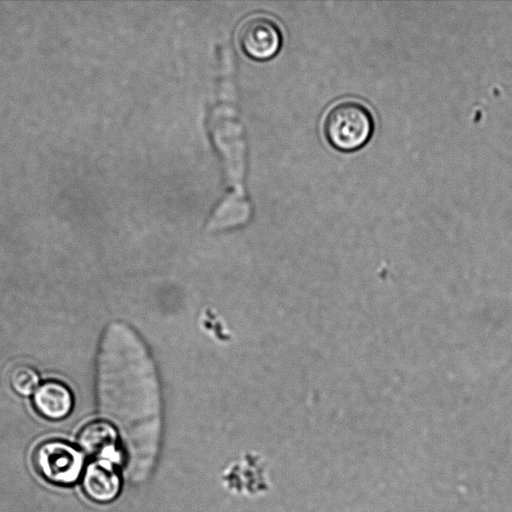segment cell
<instances>
[{"label":"cell","instance_id":"6da1fadb","mask_svg":"<svg viewBox=\"0 0 512 512\" xmlns=\"http://www.w3.org/2000/svg\"><path fill=\"white\" fill-rule=\"evenodd\" d=\"M95 394L99 415L117 432L127 478L142 482L159 451L162 392L148 347L124 321L108 323L101 335Z\"/></svg>","mask_w":512,"mask_h":512},{"label":"cell","instance_id":"7a4b0ae2","mask_svg":"<svg viewBox=\"0 0 512 512\" xmlns=\"http://www.w3.org/2000/svg\"><path fill=\"white\" fill-rule=\"evenodd\" d=\"M223 73L220 106L217 107L213 118V138L217 148L223 156L231 190L215 207V210L229 218L247 219L250 215V205L246 199L243 187L245 171V142L243 129L235 110L234 92L231 74L226 70Z\"/></svg>","mask_w":512,"mask_h":512},{"label":"cell","instance_id":"3957f363","mask_svg":"<svg viewBox=\"0 0 512 512\" xmlns=\"http://www.w3.org/2000/svg\"><path fill=\"white\" fill-rule=\"evenodd\" d=\"M322 131L333 148L352 152L371 139L375 131V117L364 102L354 98L341 99L324 113Z\"/></svg>","mask_w":512,"mask_h":512},{"label":"cell","instance_id":"277c9868","mask_svg":"<svg viewBox=\"0 0 512 512\" xmlns=\"http://www.w3.org/2000/svg\"><path fill=\"white\" fill-rule=\"evenodd\" d=\"M32 464L38 475L50 484L70 486L82 475V452L67 441L49 439L33 450Z\"/></svg>","mask_w":512,"mask_h":512},{"label":"cell","instance_id":"5b68a950","mask_svg":"<svg viewBox=\"0 0 512 512\" xmlns=\"http://www.w3.org/2000/svg\"><path fill=\"white\" fill-rule=\"evenodd\" d=\"M236 38L241 49L257 60L274 56L282 42L278 23L265 13H253L243 18L237 26Z\"/></svg>","mask_w":512,"mask_h":512},{"label":"cell","instance_id":"8992f818","mask_svg":"<svg viewBox=\"0 0 512 512\" xmlns=\"http://www.w3.org/2000/svg\"><path fill=\"white\" fill-rule=\"evenodd\" d=\"M116 462L104 459L92 461L82 473L81 485L86 497L96 503H107L120 491Z\"/></svg>","mask_w":512,"mask_h":512},{"label":"cell","instance_id":"52a82bcc","mask_svg":"<svg viewBox=\"0 0 512 512\" xmlns=\"http://www.w3.org/2000/svg\"><path fill=\"white\" fill-rule=\"evenodd\" d=\"M81 450L96 459L118 462L121 460L120 444L117 432L104 420H95L85 424L77 435Z\"/></svg>","mask_w":512,"mask_h":512},{"label":"cell","instance_id":"ba28073f","mask_svg":"<svg viewBox=\"0 0 512 512\" xmlns=\"http://www.w3.org/2000/svg\"><path fill=\"white\" fill-rule=\"evenodd\" d=\"M32 403L42 417L49 420H61L72 411L74 398L66 384L50 379L39 385L33 394Z\"/></svg>","mask_w":512,"mask_h":512},{"label":"cell","instance_id":"9c48e42d","mask_svg":"<svg viewBox=\"0 0 512 512\" xmlns=\"http://www.w3.org/2000/svg\"><path fill=\"white\" fill-rule=\"evenodd\" d=\"M9 383L13 391L21 396L34 394L41 384L37 370L27 364L17 365L11 370Z\"/></svg>","mask_w":512,"mask_h":512}]
</instances>
